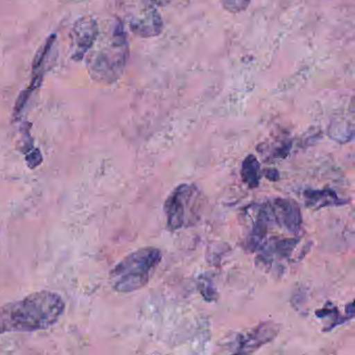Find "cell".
Listing matches in <instances>:
<instances>
[{"instance_id":"cell-1","label":"cell","mask_w":355,"mask_h":355,"mask_svg":"<svg viewBox=\"0 0 355 355\" xmlns=\"http://www.w3.org/2000/svg\"><path fill=\"white\" fill-rule=\"evenodd\" d=\"M64 311L61 295L51 291L33 293L0 306V334L47 329L59 321Z\"/></svg>"},{"instance_id":"cell-2","label":"cell","mask_w":355,"mask_h":355,"mask_svg":"<svg viewBox=\"0 0 355 355\" xmlns=\"http://www.w3.org/2000/svg\"><path fill=\"white\" fill-rule=\"evenodd\" d=\"M128 53L130 49L123 24L119 19L115 20L110 28L105 45L89 58L91 78L105 84L116 82L123 74Z\"/></svg>"},{"instance_id":"cell-3","label":"cell","mask_w":355,"mask_h":355,"mask_svg":"<svg viewBox=\"0 0 355 355\" xmlns=\"http://www.w3.org/2000/svg\"><path fill=\"white\" fill-rule=\"evenodd\" d=\"M162 257V251L155 247H144L124 257L110 272L114 290L126 294L146 286Z\"/></svg>"},{"instance_id":"cell-4","label":"cell","mask_w":355,"mask_h":355,"mask_svg":"<svg viewBox=\"0 0 355 355\" xmlns=\"http://www.w3.org/2000/svg\"><path fill=\"white\" fill-rule=\"evenodd\" d=\"M199 197L200 192L195 184H182L174 189L164 205L170 230L174 232L195 224Z\"/></svg>"},{"instance_id":"cell-5","label":"cell","mask_w":355,"mask_h":355,"mask_svg":"<svg viewBox=\"0 0 355 355\" xmlns=\"http://www.w3.org/2000/svg\"><path fill=\"white\" fill-rule=\"evenodd\" d=\"M55 35H51L45 41L44 45H42L38 53H37L36 57L34 59V63H33L32 69V78H31L30 86L22 91L21 94L18 97L17 101H16L15 107V115H19L22 111H24V107L26 103L30 101L32 95L34 94L35 91L41 86L43 78H44L45 70H46L47 62H49V57L53 51V46L55 43Z\"/></svg>"},{"instance_id":"cell-6","label":"cell","mask_w":355,"mask_h":355,"mask_svg":"<svg viewBox=\"0 0 355 355\" xmlns=\"http://www.w3.org/2000/svg\"><path fill=\"white\" fill-rule=\"evenodd\" d=\"M271 221L291 234H297L302 225L300 207L295 201L288 198H276L267 205Z\"/></svg>"},{"instance_id":"cell-7","label":"cell","mask_w":355,"mask_h":355,"mask_svg":"<svg viewBox=\"0 0 355 355\" xmlns=\"http://www.w3.org/2000/svg\"><path fill=\"white\" fill-rule=\"evenodd\" d=\"M278 332H279L278 324L272 321L263 322L254 329L239 336L234 352L240 353V354L255 352L263 345L273 340L277 336Z\"/></svg>"},{"instance_id":"cell-8","label":"cell","mask_w":355,"mask_h":355,"mask_svg":"<svg viewBox=\"0 0 355 355\" xmlns=\"http://www.w3.org/2000/svg\"><path fill=\"white\" fill-rule=\"evenodd\" d=\"M99 28L93 18L83 17L74 24L72 30V53L73 59L80 61L92 49L98 38Z\"/></svg>"},{"instance_id":"cell-9","label":"cell","mask_w":355,"mask_h":355,"mask_svg":"<svg viewBox=\"0 0 355 355\" xmlns=\"http://www.w3.org/2000/svg\"><path fill=\"white\" fill-rule=\"evenodd\" d=\"M139 13L135 14L130 19V28L132 33L141 37L157 36L162 32L163 22L157 10L150 1H147Z\"/></svg>"},{"instance_id":"cell-10","label":"cell","mask_w":355,"mask_h":355,"mask_svg":"<svg viewBox=\"0 0 355 355\" xmlns=\"http://www.w3.org/2000/svg\"><path fill=\"white\" fill-rule=\"evenodd\" d=\"M305 202L309 207L321 209L326 207H340L346 205L348 201L340 199L331 189L323 190H306L304 192Z\"/></svg>"},{"instance_id":"cell-11","label":"cell","mask_w":355,"mask_h":355,"mask_svg":"<svg viewBox=\"0 0 355 355\" xmlns=\"http://www.w3.org/2000/svg\"><path fill=\"white\" fill-rule=\"evenodd\" d=\"M261 164L259 159L253 155H249L245 157L241 170V176L243 182L250 189H257L259 186L261 180Z\"/></svg>"},{"instance_id":"cell-12","label":"cell","mask_w":355,"mask_h":355,"mask_svg":"<svg viewBox=\"0 0 355 355\" xmlns=\"http://www.w3.org/2000/svg\"><path fill=\"white\" fill-rule=\"evenodd\" d=\"M315 315L319 318L324 317H331L334 318L332 319V324L329 326V327L326 329V331H329L332 328L336 327L338 324L345 323L346 321H349L350 318L349 317H342L340 315V311H338L336 307H325V309H320V311H315Z\"/></svg>"},{"instance_id":"cell-13","label":"cell","mask_w":355,"mask_h":355,"mask_svg":"<svg viewBox=\"0 0 355 355\" xmlns=\"http://www.w3.org/2000/svg\"><path fill=\"white\" fill-rule=\"evenodd\" d=\"M220 1H221L222 7L232 14L245 11L251 3V0H220Z\"/></svg>"},{"instance_id":"cell-14","label":"cell","mask_w":355,"mask_h":355,"mask_svg":"<svg viewBox=\"0 0 355 355\" xmlns=\"http://www.w3.org/2000/svg\"><path fill=\"white\" fill-rule=\"evenodd\" d=\"M263 174H265L266 178L271 182H277L279 180V173L276 169H266Z\"/></svg>"},{"instance_id":"cell-15","label":"cell","mask_w":355,"mask_h":355,"mask_svg":"<svg viewBox=\"0 0 355 355\" xmlns=\"http://www.w3.org/2000/svg\"><path fill=\"white\" fill-rule=\"evenodd\" d=\"M153 6H157V7H167L168 5L173 1V0H149Z\"/></svg>"}]
</instances>
